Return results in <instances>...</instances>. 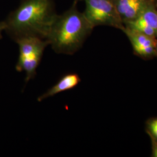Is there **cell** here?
I'll return each mask as SVG.
<instances>
[{
  "label": "cell",
  "mask_w": 157,
  "mask_h": 157,
  "mask_svg": "<svg viewBox=\"0 0 157 157\" xmlns=\"http://www.w3.org/2000/svg\"><path fill=\"white\" fill-rule=\"evenodd\" d=\"M56 15L52 0H22L4 21L5 32L15 41L26 37L47 40Z\"/></svg>",
  "instance_id": "6da1fadb"
},
{
  "label": "cell",
  "mask_w": 157,
  "mask_h": 157,
  "mask_svg": "<svg viewBox=\"0 0 157 157\" xmlns=\"http://www.w3.org/2000/svg\"><path fill=\"white\" fill-rule=\"evenodd\" d=\"M93 28L75 3L62 15H56L47 41L56 53L73 55L82 47Z\"/></svg>",
  "instance_id": "7a4b0ae2"
},
{
  "label": "cell",
  "mask_w": 157,
  "mask_h": 157,
  "mask_svg": "<svg viewBox=\"0 0 157 157\" xmlns=\"http://www.w3.org/2000/svg\"><path fill=\"white\" fill-rule=\"evenodd\" d=\"M15 42L19 47V56L15 68L17 72H25L27 82L36 76L37 69L48 43L45 40L36 37H23Z\"/></svg>",
  "instance_id": "3957f363"
},
{
  "label": "cell",
  "mask_w": 157,
  "mask_h": 157,
  "mask_svg": "<svg viewBox=\"0 0 157 157\" xmlns=\"http://www.w3.org/2000/svg\"><path fill=\"white\" fill-rule=\"evenodd\" d=\"M84 16L94 28L108 25L123 29L121 19L114 3L111 0H84Z\"/></svg>",
  "instance_id": "277c9868"
},
{
  "label": "cell",
  "mask_w": 157,
  "mask_h": 157,
  "mask_svg": "<svg viewBox=\"0 0 157 157\" xmlns=\"http://www.w3.org/2000/svg\"><path fill=\"white\" fill-rule=\"evenodd\" d=\"M80 82L81 78L77 73H69L64 75L56 84L40 95L37 98V101L41 102L62 92L72 90L75 88Z\"/></svg>",
  "instance_id": "5b68a950"
},
{
  "label": "cell",
  "mask_w": 157,
  "mask_h": 157,
  "mask_svg": "<svg viewBox=\"0 0 157 157\" xmlns=\"http://www.w3.org/2000/svg\"><path fill=\"white\" fill-rule=\"evenodd\" d=\"M147 3V0H117L115 5L119 15L126 22L139 17Z\"/></svg>",
  "instance_id": "8992f818"
},
{
  "label": "cell",
  "mask_w": 157,
  "mask_h": 157,
  "mask_svg": "<svg viewBox=\"0 0 157 157\" xmlns=\"http://www.w3.org/2000/svg\"><path fill=\"white\" fill-rule=\"evenodd\" d=\"M133 46V50L149 45H156L157 39L130 29H123Z\"/></svg>",
  "instance_id": "52a82bcc"
},
{
  "label": "cell",
  "mask_w": 157,
  "mask_h": 157,
  "mask_svg": "<svg viewBox=\"0 0 157 157\" xmlns=\"http://www.w3.org/2000/svg\"><path fill=\"white\" fill-rule=\"evenodd\" d=\"M136 19H140L147 25L153 29L157 34V11L154 6L148 2L140 15Z\"/></svg>",
  "instance_id": "ba28073f"
},
{
  "label": "cell",
  "mask_w": 157,
  "mask_h": 157,
  "mask_svg": "<svg viewBox=\"0 0 157 157\" xmlns=\"http://www.w3.org/2000/svg\"><path fill=\"white\" fill-rule=\"evenodd\" d=\"M146 132L151 141L157 143V117L150 118L146 121Z\"/></svg>",
  "instance_id": "9c48e42d"
},
{
  "label": "cell",
  "mask_w": 157,
  "mask_h": 157,
  "mask_svg": "<svg viewBox=\"0 0 157 157\" xmlns=\"http://www.w3.org/2000/svg\"><path fill=\"white\" fill-rule=\"evenodd\" d=\"M156 45H149L144 47H141L134 50L135 54L142 58H149L156 56Z\"/></svg>",
  "instance_id": "30bf717a"
},
{
  "label": "cell",
  "mask_w": 157,
  "mask_h": 157,
  "mask_svg": "<svg viewBox=\"0 0 157 157\" xmlns=\"http://www.w3.org/2000/svg\"><path fill=\"white\" fill-rule=\"evenodd\" d=\"M152 157H157V143L151 141Z\"/></svg>",
  "instance_id": "8fae6325"
},
{
  "label": "cell",
  "mask_w": 157,
  "mask_h": 157,
  "mask_svg": "<svg viewBox=\"0 0 157 157\" xmlns=\"http://www.w3.org/2000/svg\"><path fill=\"white\" fill-rule=\"evenodd\" d=\"M5 28H6V25L4 21L0 22V40L1 39L2 36V32H5Z\"/></svg>",
  "instance_id": "7c38bea8"
},
{
  "label": "cell",
  "mask_w": 157,
  "mask_h": 157,
  "mask_svg": "<svg viewBox=\"0 0 157 157\" xmlns=\"http://www.w3.org/2000/svg\"><path fill=\"white\" fill-rule=\"evenodd\" d=\"M155 50H156V56H157V44H156V46H155Z\"/></svg>",
  "instance_id": "4fadbf2b"
}]
</instances>
